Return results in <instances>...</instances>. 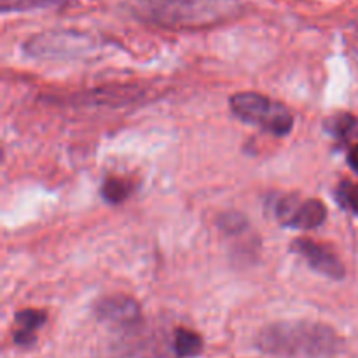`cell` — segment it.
<instances>
[{
  "label": "cell",
  "instance_id": "1",
  "mask_svg": "<svg viewBox=\"0 0 358 358\" xmlns=\"http://www.w3.org/2000/svg\"><path fill=\"white\" fill-rule=\"evenodd\" d=\"M255 346L266 355L278 358H334L341 352L343 341L329 325L290 320L262 329Z\"/></svg>",
  "mask_w": 358,
  "mask_h": 358
},
{
  "label": "cell",
  "instance_id": "2",
  "mask_svg": "<svg viewBox=\"0 0 358 358\" xmlns=\"http://www.w3.org/2000/svg\"><path fill=\"white\" fill-rule=\"evenodd\" d=\"M236 0H147V13L164 27H208L236 10Z\"/></svg>",
  "mask_w": 358,
  "mask_h": 358
},
{
  "label": "cell",
  "instance_id": "3",
  "mask_svg": "<svg viewBox=\"0 0 358 358\" xmlns=\"http://www.w3.org/2000/svg\"><path fill=\"white\" fill-rule=\"evenodd\" d=\"M229 105L238 119L247 124L257 126L271 135L285 136L292 131L294 117L289 108L266 94L252 93V91L236 93L231 96Z\"/></svg>",
  "mask_w": 358,
  "mask_h": 358
},
{
  "label": "cell",
  "instance_id": "4",
  "mask_svg": "<svg viewBox=\"0 0 358 358\" xmlns=\"http://www.w3.org/2000/svg\"><path fill=\"white\" fill-rule=\"evenodd\" d=\"M96 42L76 30H52L31 37L24 44L27 55L38 59H72L93 51Z\"/></svg>",
  "mask_w": 358,
  "mask_h": 358
},
{
  "label": "cell",
  "instance_id": "5",
  "mask_svg": "<svg viewBox=\"0 0 358 358\" xmlns=\"http://www.w3.org/2000/svg\"><path fill=\"white\" fill-rule=\"evenodd\" d=\"M275 217L282 226L290 229L310 231L325 222L327 206L320 199H301L299 196L289 194L275 203Z\"/></svg>",
  "mask_w": 358,
  "mask_h": 358
},
{
  "label": "cell",
  "instance_id": "6",
  "mask_svg": "<svg viewBox=\"0 0 358 358\" xmlns=\"http://www.w3.org/2000/svg\"><path fill=\"white\" fill-rule=\"evenodd\" d=\"M290 250L303 257L306 264L318 275L331 280H343L346 275V269L343 262L339 261L334 252L329 250L324 245L310 240V238H297L290 243Z\"/></svg>",
  "mask_w": 358,
  "mask_h": 358
},
{
  "label": "cell",
  "instance_id": "7",
  "mask_svg": "<svg viewBox=\"0 0 358 358\" xmlns=\"http://www.w3.org/2000/svg\"><path fill=\"white\" fill-rule=\"evenodd\" d=\"M94 315H96L98 320L115 329L135 327L142 320L140 304L133 297L122 296V294L108 296L98 301L94 304Z\"/></svg>",
  "mask_w": 358,
  "mask_h": 358
},
{
  "label": "cell",
  "instance_id": "8",
  "mask_svg": "<svg viewBox=\"0 0 358 358\" xmlns=\"http://www.w3.org/2000/svg\"><path fill=\"white\" fill-rule=\"evenodd\" d=\"M48 315L41 310H23L16 313L14 322L16 327L13 331L14 345L20 348H30L37 341V334L45 324Z\"/></svg>",
  "mask_w": 358,
  "mask_h": 358
},
{
  "label": "cell",
  "instance_id": "9",
  "mask_svg": "<svg viewBox=\"0 0 358 358\" xmlns=\"http://www.w3.org/2000/svg\"><path fill=\"white\" fill-rule=\"evenodd\" d=\"M203 346L205 345H203L201 336L191 329L180 327L173 332L171 350H173L175 358H194L201 355Z\"/></svg>",
  "mask_w": 358,
  "mask_h": 358
},
{
  "label": "cell",
  "instance_id": "10",
  "mask_svg": "<svg viewBox=\"0 0 358 358\" xmlns=\"http://www.w3.org/2000/svg\"><path fill=\"white\" fill-rule=\"evenodd\" d=\"M133 187L128 180L121 177H108L101 185V198L108 205H119L131 194Z\"/></svg>",
  "mask_w": 358,
  "mask_h": 358
},
{
  "label": "cell",
  "instance_id": "11",
  "mask_svg": "<svg viewBox=\"0 0 358 358\" xmlns=\"http://www.w3.org/2000/svg\"><path fill=\"white\" fill-rule=\"evenodd\" d=\"M69 0H0V9L7 13H24V10L49 9V7L65 6Z\"/></svg>",
  "mask_w": 358,
  "mask_h": 358
},
{
  "label": "cell",
  "instance_id": "12",
  "mask_svg": "<svg viewBox=\"0 0 358 358\" xmlns=\"http://www.w3.org/2000/svg\"><path fill=\"white\" fill-rule=\"evenodd\" d=\"M357 119L350 114H338L332 119L327 121V129L331 131V135H334V138L346 140L352 135L353 129L357 128Z\"/></svg>",
  "mask_w": 358,
  "mask_h": 358
},
{
  "label": "cell",
  "instance_id": "13",
  "mask_svg": "<svg viewBox=\"0 0 358 358\" xmlns=\"http://www.w3.org/2000/svg\"><path fill=\"white\" fill-rule=\"evenodd\" d=\"M339 205L358 217V182H341L336 191Z\"/></svg>",
  "mask_w": 358,
  "mask_h": 358
},
{
  "label": "cell",
  "instance_id": "14",
  "mask_svg": "<svg viewBox=\"0 0 358 358\" xmlns=\"http://www.w3.org/2000/svg\"><path fill=\"white\" fill-rule=\"evenodd\" d=\"M219 226L227 234H241L245 229H248L247 219L238 212L224 213L219 219Z\"/></svg>",
  "mask_w": 358,
  "mask_h": 358
},
{
  "label": "cell",
  "instance_id": "15",
  "mask_svg": "<svg viewBox=\"0 0 358 358\" xmlns=\"http://www.w3.org/2000/svg\"><path fill=\"white\" fill-rule=\"evenodd\" d=\"M348 164L353 171L358 175V142L353 143L348 152Z\"/></svg>",
  "mask_w": 358,
  "mask_h": 358
}]
</instances>
